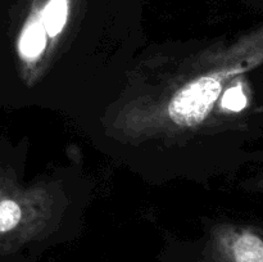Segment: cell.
Returning <instances> with one entry per match:
<instances>
[{
	"mask_svg": "<svg viewBox=\"0 0 263 262\" xmlns=\"http://www.w3.org/2000/svg\"><path fill=\"white\" fill-rule=\"evenodd\" d=\"M68 13L67 0H50L43 12V26L50 36H55L63 30Z\"/></svg>",
	"mask_w": 263,
	"mask_h": 262,
	"instance_id": "cell-4",
	"label": "cell"
},
{
	"mask_svg": "<svg viewBox=\"0 0 263 262\" xmlns=\"http://www.w3.org/2000/svg\"><path fill=\"white\" fill-rule=\"evenodd\" d=\"M222 105L226 109L234 110V112H239L243 109L247 105V97L244 95L241 87L235 86L226 90L222 98Z\"/></svg>",
	"mask_w": 263,
	"mask_h": 262,
	"instance_id": "cell-5",
	"label": "cell"
},
{
	"mask_svg": "<svg viewBox=\"0 0 263 262\" xmlns=\"http://www.w3.org/2000/svg\"><path fill=\"white\" fill-rule=\"evenodd\" d=\"M45 28L39 22H32L23 31L20 40V51L27 58L40 55L45 48Z\"/></svg>",
	"mask_w": 263,
	"mask_h": 262,
	"instance_id": "cell-3",
	"label": "cell"
},
{
	"mask_svg": "<svg viewBox=\"0 0 263 262\" xmlns=\"http://www.w3.org/2000/svg\"><path fill=\"white\" fill-rule=\"evenodd\" d=\"M233 262H263V238L253 231H240L230 243Z\"/></svg>",
	"mask_w": 263,
	"mask_h": 262,
	"instance_id": "cell-2",
	"label": "cell"
},
{
	"mask_svg": "<svg viewBox=\"0 0 263 262\" xmlns=\"http://www.w3.org/2000/svg\"><path fill=\"white\" fill-rule=\"evenodd\" d=\"M221 92V81L203 77L180 90L172 99L170 113L176 122L194 123L202 120Z\"/></svg>",
	"mask_w": 263,
	"mask_h": 262,
	"instance_id": "cell-1",
	"label": "cell"
}]
</instances>
